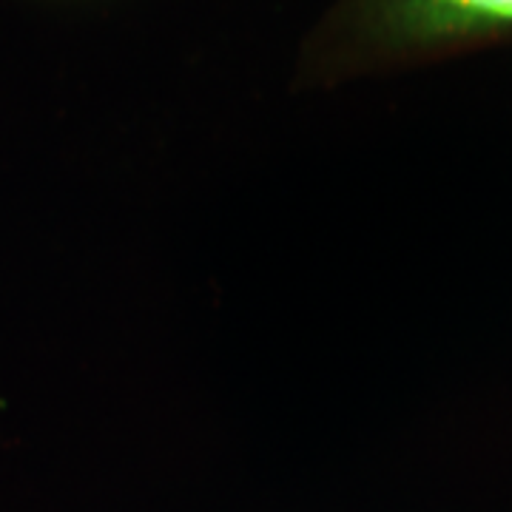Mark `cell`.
<instances>
[{
	"instance_id": "1",
	"label": "cell",
	"mask_w": 512,
	"mask_h": 512,
	"mask_svg": "<svg viewBox=\"0 0 512 512\" xmlns=\"http://www.w3.org/2000/svg\"><path fill=\"white\" fill-rule=\"evenodd\" d=\"M512 26V0H376L373 32L402 46H433Z\"/></svg>"
}]
</instances>
